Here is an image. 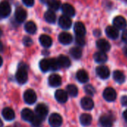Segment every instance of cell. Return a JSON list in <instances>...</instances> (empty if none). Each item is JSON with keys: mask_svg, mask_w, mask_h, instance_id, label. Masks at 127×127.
<instances>
[{"mask_svg": "<svg viewBox=\"0 0 127 127\" xmlns=\"http://www.w3.org/2000/svg\"><path fill=\"white\" fill-rule=\"evenodd\" d=\"M58 39H59V41L63 45H68L73 40V37H72L71 34L66 31H63V32L60 33L59 34Z\"/></svg>", "mask_w": 127, "mask_h": 127, "instance_id": "obj_11", "label": "cell"}, {"mask_svg": "<svg viewBox=\"0 0 127 127\" xmlns=\"http://www.w3.org/2000/svg\"><path fill=\"white\" fill-rule=\"evenodd\" d=\"M11 7L7 1H3L0 3V16L7 17L10 14Z\"/></svg>", "mask_w": 127, "mask_h": 127, "instance_id": "obj_7", "label": "cell"}, {"mask_svg": "<svg viewBox=\"0 0 127 127\" xmlns=\"http://www.w3.org/2000/svg\"><path fill=\"white\" fill-rule=\"evenodd\" d=\"M77 79L80 82V83H86L89 81V74L88 73L84 70H80L77 71L76 74Z\"/></svg>", "mask_w": 127, "mask_h": 127, "instance_id": "obj_24", "label": "cell"}, {"mask_svg": "<svg viewBox=\"0 0 127 127\" xmlns=\"http://www.w3.org/2000/svg\"><path fill=\"white\" fill-rule=\"evenodd\" d=\"M94 59L97 63L99 64H103L107 61L108 60V56L105 53V52L103 51H100V52H97L95 53L94 55Z\"/></svg>", "mask_w": 127, "mask_h": 127, "instance_id": "obj_22", "label": "cell"}, {"mask_svg": "<svg viewBox=\"0 0 127 127\" xmlns=\"http://www.w3.org/2000/svg\"><path fill=\"white\" fill-rule=\"evenodd\" d=\"M57 62L60 65V67L63 68H68L71 65V61L69 58L66 55H61L57 58Z\"/></svg>", "mask_w": 127, "mask_h": 127, "instance_id": "obj_20", "label": "cell"}, {"mask_svg": "<svg viewBox=\"0 0 127 127\" xmlns=\"http://www.w3.org/2000/svg\"><path fill=\"white\" fill-rule=\"evenodd\" d=\"M96 73L97 75L102 79H106L110 76V71L109 69L106 66H99L96 68Z\"/></svg>", "mask_w": 127, "mask_h": 127, "instance_id": "obj_6", "label": "cell"}, {"mask_svg": "<svg viewBox=\"0 0 127 127\" xmlns=\"http://www.w3.org/2000/svg\"><path fill=\"white\" fill-rule=\"evenodd\" d=\"M74 31L76 35L77 36H85L86 33V29L84 24L81 22H77L74 26Z\"/></svg>", "mask_w": 127, "mask_h": 127, "instance_id": "obj_17", "label": "cell"}, {"mask_svg": "<svg viewBox=\"0 0 127 127\" xmlns=\"http://www.w3.org/2000/svg\"><path fill=\"white\" fill-rule=\"evenodd\" d=\"M55 99L60 103H65L68 100V94L64 90H57L55 92Z\"/></svg>", "mask_w": 127, "mask_h": 127, "instance_id": "obj_15", "label": "cell"}, {"mask_svg": "<svg viewBox=\"0 0 127 127\" xmlns=\"http://www.w3.org/2000/svg\"><path fill=\"white\" fill-rule=\"evenodd\" d=\"M104 99L108 102H113L117 98V93L112 88H106L103 94Z\"/></svg>", "mask_w": 127, "mask_h": 127, "instance_id": "obj_5", "label": "cell"}, {"mask_svg": "<svg viewBox=\"0 0 127 127\" xmlns=\"http://www.w3.org/2000/svg\"><path fill=\"white\" fill-rule=\"evenodd\" d=\"M80 104H81L82 108L84 110H86V111L92 110L94 108V105H95L94 104V101L90 97H83L81 100Z\"/></svg>", "mask_w": 127, "mask_h": 127, "instance_id": "obj_16", "label": "cell"}, {"mask_svg": "<svg viewBox=\"0 0 127 127\" xmlns=\"http://www.w3.org/2000/svg\"><path fill=\"white\" fill-rule=\"evenodd\" d=\"M39 43L45 48H49L52 45V39L47 34H42L39 37Z\"/></svg>", "mask_w": 127, "mask_h": 127, "instance_id": "obj_23", "label": "cell"}, {"mask_svg": "<svg viewBox=\"0 0 127 127\" xmlns=\"http://www.w3.org/2000/svg\"><path fill=\"white\" fill-rule=\"evenodd\" d=\"M113 25L118 30L124 29L127 25V20L124 17L121 16H118L115 17V19H113Z\"/></svg>", "mask_w": 127, "mask_h": 127, "instance_id": "obj_10", "label": "cell"}, {"mask_svg": "<svg viewBox=\"0 0 127 127\" xmlns=\"http://www.w3.org/2000/svg\"><path fill=\"white\" fill-rule=\"evenodd\" d=\"M2 64H3V60H2V58L0 56V67L2 65Z\"/></svg>", "mask_w": 127, "mask_h": 127, "instance_id": "obj_45", "label": "cell"}, {"mask_svg": "<svg viewBox=\"0 0 127 127\" xmlns=\"http://www.w3.org/2000/svg\"><path fill=\"white\" fill-rule=\"evenodd\" d=\"M106 34L108 36V37H109L110 39L115 40L118 37L119 31L114 25H109L106 28Z\"/></svg>", "mask_w": 127, "mask_h": 127, "instance_id": "obj_13", "label": "cell"}, {"mask_svg": "<svg viewBox=\"0 0 127 127\" xmlns=\"http://www.w3.org/2000/svg\"><path fill=\"white\" fill-rule=\"evenodd\" d=\"M48 122L51 127H60L63 124V118L59 114L54 113L49 117Z\"/></svg>", "mask_w": 127, "mask_h": 127, "instance_id": "obj_4", "label": "cell"}, {"mask_svg": "<svg viewBox=\"0 0 127 127\" xmlns=\"http://www.w3.org/2000/svg\"><path fill=\"white\" fill-rule=\"evenodd\" d=\"M23 4L27 7H32L34 4V0H22Z\"/></svg>", "mask_w": 127, "mask_h": 127, "instance_id": "obj_39", "label": "cell"}, {"mask_svg": "<svg viewBox=\"0 0 127 127\" xmlns=\"http://www.w3.org/2000/svg\"><path fill=\"white\" fill-rule=\"evenodd\" d=\"M23 43H24V45L26 46H30L32 45L33 40H32V39H31L30 37L25 36V37L23 38Z\"/></svg>", "mask_w": 127, "mask_h": 127, "instance_id": "obj_38", "label": "cell"}, {"mask_svg": "<svg viewBox=\"0 0 127 127\" xmlns=\"http://www.w3.org/2000/svg\"><path fill=\"white\" fill-rule=\"evenodd\" d=\"M35 112H36V116H37L39 118L43 121L45 119V118L48 115V109L45 104L40 103V104H38L36 107L35 108Z\"/></svg>", "mask_w": 127, "mask_h": 127, "instance_id": "obj_3", "label": "cell"}, {"mask_svg": "<svg viewBox=\"0 0 127 127\" xmlns=\"http://www.w3.org/2000/svg\"><path fill=\"white\" fill-rule=\"evenodd\" d=\"M42 121V120H41L40 118H39L37 116L35 115L34 118L33 119V121L31 123L32 126L33 127H39L41 126Z\"/></svg>", "mask_w": 127, "mask_h": 127, "instance_id": "obj_37", "label": "cell"}, {"mask_svg": "<svg viewBox=\"0 0 127 127\" xmlns=\"http://www.w3.org/2000/svg\"><path fill=\"white\" fill-rule=\"evenodd\" d=\"M1 115H2L3 118L6 121H10L15 118V112H13V110L11 108H9V107L4 108L2 110Z\"/></svg>", "mask_w": 127, "mask_h": 127, "instance_id": "obj_21", "label": "cell"}, {"mask_svg": "<svg viewBox=\"0 0 127 127\" xmlns=\"http://www.w3.org/2000/svg\"><path fill=\"white\" fill-rule=\"evenodd\" d=\"M123 116H124V118L125 119V121H127V110L124 111V114H123Z\"/></svg>", "mask_w": 127, "mask_h": 127, "instance_id": "obj_42", "label": "cell"}, {"mask_svg": "<svg viewBox=\"0 0 127 127\" xmlns=\"http://www.w3.org/2000/svg\"><path fill=\"white\" fill-rule=\"evenodd\" d=\"M113 78L115 82H117L119 84H122L126 80V76L124 73L122 71L120 70H115L113 73Z\"/></svg>", "mask_w": 127, "mask_h": 127, "instance_id": "obj_27", "label": "cell"}, {"mask_svg": "<svg viewBox=\"0 0 127 127\" xmlns=\"http://www.w3.org/2000/svg\"><path fill=\"white\" fill-rule=\"evenodd\" d=\"M124 52L125 55H126V56H127V47H125V48H124Z\"/></svg>", "mask_w": 127, "mask_h": 127, "instance_id": "obj_44", "label": "cell"}, {"mask_svg": "<svg viewBox=\"0 0 127 127\" xmlns=\"http://www.w3.org/2000/svg\"><path fill=\"white\" fill-rule=\"evenodd\" d=\"M14 16H15L16 20L18 22L22 23V22H23L26 19V18H27V11H26L24 8L19 7L16 8V11H15Z\"/></svg>", "mask_w": 127, "mask_h": 127, "instance_id": "obj_8", "label": "cell"}, {"mask_svg": "<svg viewBox=\"0 0 127 127\" xmlns=\"http://www.w3.org/2000/svg\"><path fill=\"white\" fill-rule=\"evenodd\" d=\"M50 61V70L53 71L58 70L60 68V65L57 62V60L55 58H51L49 59Z\"/></svg>", "mask_w": 127, "mask_h": 127, "instance_id": "obj_34", "label": "cell"}, {"mask_svg": "<svg viewBox=\"0 0 127 127\" xmlns=\"http://www.w3.org/2000/svg\"><path fill=\"white\" fill-rule=\"evenodd\" d=\"M21 116L22 118L27 121V122H31L33 121V119L35 117V114L33 113V112L32 110H31L30 109H24L22 112H21Z\"/></svg>", "mask_w": 127, "mask_h": 127, "instance_id": "obj_18", "label": "cell"}, {"mask_svg": "<svg viewBox=\"0 0 127 127\" xmlns=\"http://www.w3.org/2000/svg\"><path fill=\"white\" fill-rule=\"evenodd\" d=\"M100 124L102 127H112L113 125L112 118L109 115H103L100 118Z\"/></svg>", "mask_w": 127, "mask_h": 127, "instance_id": "obj_25", "label": "cell"}, {"mask_svg": "<svg viewBox=\"0 0 127 127\" xmlns=\"http://www.w3.org/2000/svg\"><path fill=\"white\" fill-rule=\"evenodd\" d=\"M61 9H62L63 13L65 16H68L69 17H71V16H74L75 15V9H74V7L71 4H70L68 3L63 4L61 6Z\"/></svg>", "mask_w": 127, "mask_h": 127, "instance_id": "obj_14", "label": "cell"}, {"mask_svg": "<svg viewBox=\"0 0 127 127\" xmlns=\"http://www.w3.org/2000/svg\"><path fill=\"white\" fill-rule=\"evenodd\" d=\"M83 51L80 47L75 46L71 49L70 50V55L74 58V59H80L82 57Z\"/></svg>", "mask_w": 127, "mask_h": 127, "instance_id": "obj_30", "label": "cell"}, {"mask_svg": "<svg viewBox=\"0 0 127 127\" xmlns=\"http://www.w3.org/2000/svg\"><path fill=\"white\" fill-rule=\"evenodd\" d=\"M28 67L27 66L25 65V64H20L19 66V68L16 71V80L17 81L18 83L23 85L25 83H26V82L28 81Z\"/></svg>", "mask_w": 127, "mask_h": 127, "instance_id": "obj_1", "label": "cell"}, {"mask_svg": "<svg viewBox=\"0 0 127 127\" xmlns=\"http://www.w3.org/2000/svg\"><path fill=\"white\" fill-rule=\"evenodd\" d=\"M3 49H4V46H3V43L0 41V52L3 51Z\"/></svg>", "mask_w": 127, "mask_h": 127, "instance_id": "obj_43", "label": "cell"}, {"mask_svg": "<svg viewBox=\"0 0 127 127\" xmlns=\"http://www.w3.org/2000/svg\"><path fill=\"white\" fill-rule=\"evenodd\" d=\"M80 124L83 126L87 127V126H89L92 124V118L91 115L85 113V114H83V115H80Z\"/></svg>", "mask_w": 127, "mask_h": 127, "instance_id": "obj_26", "label": "cell"}, {"mask_svg": "<svg viewBox=\"0 0 127 127\" xmlns=\"http://www.w3.org/2000/svg\"><path fill=\"white\" fill-rule=\"evenodd\" d=\"M66 92H67L68 95H69L72 97H75L78 94V88L74 85H72V84L68 85L66 87Z\"/></svg>", "mask_w": 127, "mask_h": 127, "instance_id": "obj_31", "label": "cell"}, {"mask_svg": "<svg viewBox=\"0 0 127 127\" xmlns=\"http://www.w3.org/2000/svg\"><path fill=\"white\" fill-rule=\"evenodd\" d=\"M45 19L46 22H49V23H54L56 22V14L54 13V10H48L45 13L44 15Z\"/></svg>", "mask_w": 127, "mask_h": 127, "instance_id": "obj_28", "label": "cell"}, {"mask_svg": "<svg viewBox=\"0 0 127 127\" xmlns=\"http://www.w3.org/2000/svg\"><path fill=\"white\" fill-rule=\"evenodd\" d=\"M84 90H85V92L88 95H89V96H94L95 94V92H96L95 88L92 85H86L85 88H84Z\"/></svg>", "mask_w": 127, "mask_h": 127, "instance_id": "obj_35", "label": "cell"}, {"mask_svg": "<svg viewBox=\"0 0 127 127\" xmlns=\"http://www.w3.org/2000/svg\"><path fill=\"white\" fill-rule=\"evenodd\" d=\"M25 29L28 33H29L31 34H33L36 33V31L37 30V27H36V25L35 24V22H33V21H28L25 25Z\"/></svg>", "mask_w": 127, "mask_h": 127, "instance_id": "obj_29", "label": "cell"}, {"mask_svg": "<svg viewBox=\"0 0 127 127\" xmlns=\"http://www.w3.org/2000/svg\"><path fill=\"white\" fill-rule=\"evenodd\" d=\"M23 98L25 102L28 105H33L36 103L37 97L35 91L32 89H28L25 91Z\"/></svg>", "mask_w": 127, "mask_h": 127, "instance_id": "obj_2", "label": "cell"}, {"mask_svg": "<svg viewBox=\"0 0 127 127\" xmlns=\"http://www.w3.org/2000/svg\"><path fill=\"white\" fill-rule=\"evenodd\" d=\"M2 126H3V123H2L1 120L0 119V127H2Z\"/></svg>", "mask_w": 127, "mask_h": 127, "instance_id": "obj_46", "label": "cell"}, {"mask_svg": "<svg viewBox=\"0 0 127 127\" xmlns=\"http://www.w3.org/2000/svg\"><path fill=\"white\" fill-rule=\"evenodd\" d=\"M1 34H2V31H1V29L0 28V37L1 36Z\"/></svg>", "mask_w": 127, "mask_h": 127, "instance_id": "obj_48", "label": "cell"}, {"mask_svg": "<svg viewBox=\"0 0 127 127\" xmlns=\"http://www.w3.org/2000/svg\"><path fill=\"white\" fill-rule=\"evenodd\" d=\"M72 21L70 19L69 16L63 15L60 17L59 19V25L63 28V29H69L71 26Z\"/></svg>", "mask_w": 127, "mask_h": 127, "instance_id": "obj_9", "label": "cell"}, {"mask_svg": "<svg viewBox=\"0 0 127 127\" xmlns=\"http://www.w3.org/2000/svg\"><path fill=\"white\" fill-rule=\"evenodd\" d=\"M121 38H122V40H123L124 43H127V29L124 30V31H123Z\"/></svg>", "mask_w": 127, "mask_h": 127, "instance_id": "obj_40", "label": "cell"}, {"mask_svg": "<svg viewBox=\"0 0 127 127\" xmlns=\"http://www.w3.org/2000/svg\"><path fill=\"white\" fill-rule=\"evenodd\" d=\"M121 102H122L123 105L127 106V97H124L121 99Z\"/></svg>", "mask_w": 127, "mask_h": 127, "instance_id": "obj_41", "label": "cell"}, {"mask_svg": "<svg viewBox=\"0 0 127 127\" xmlns=\"http://www.w3.org/2000/svg\"><path fill=\"white\" fill-rule=\"evenodd\" d=\"M96 46L100 51H103L105 52H108L111 48L110 43L105 39H99L96 43Z\"/></svg>", "mask_w": 127, "mask_h": 127, "instance_id": "obj_19", "label": "cell"}, {"mask_svg": "<svg viewBox=\"0 0 127 127\" xmlns=\"http://www.w3.org/2000/svg\"><path fill=\"white\" fill-rule=\"evenodd\" d=\"M42 2H43V3H45V2H48V0H40Z\"/></svg>", "mask_w": 127, "mask_h": 127, "instance_id": "obj_47", "label": "cell"}, {"mask_svg": "<svg viewBox=\"0 0 127 127\" xmlns=\"http://www.w3.org/2000/svg\"><path fill=\"white\" fill-rule=\"evenodd\" d=\"M75 42H76V43L78 46H84L85 43H86V40H85L84 36H77V35H76Z\"/></svg>", "mask_w": 127, "mask_h": 127, "instance_id": "obj_36", "label": "cell"}, {"mask_svg": "<svg viewBox=\"0 0 127 127\" xmlns=\"http://www.w3.org/2000/svg\"><path fill=\"white\" fill-rule=\"evenodd\" d=\"M48 84L51 87L57 88L61 85L62 78L58 74H52L48 78Z\"/></svg>", "mask_w": 127, "mask_h": 127, "instance_id": "obj_12", "label": "cell"}, {"mask_svg": "<svg viewBox=\"0 0 127 127\" xmlns=\"http://www.w3.org/2000/svg\"><path fill=\"white\" fill-rule=\"evenodd\" d=\"M39 68L42 72H47L50 70V61L49 59L44 58L39 61Z\"/></svg>", "mask_w": 127, "mask_h": 127, "instance_id": "obj_33", "label": "cell"}, {"mask_svg": "<svg viewBox=\"0 0 127 127\" xmlns=\"http://www.w3.org/2000/svg\"><path fill=\"white\" fill-rule=\"evenodd\" d=\"M50 10H57L60 9V7H61V3L60 0H48L47 2Z\"/></svg>", "mask_w": 127, "mask_h": 127, "instance_id": "obj_32", "label": "cell"}]
</instances>
